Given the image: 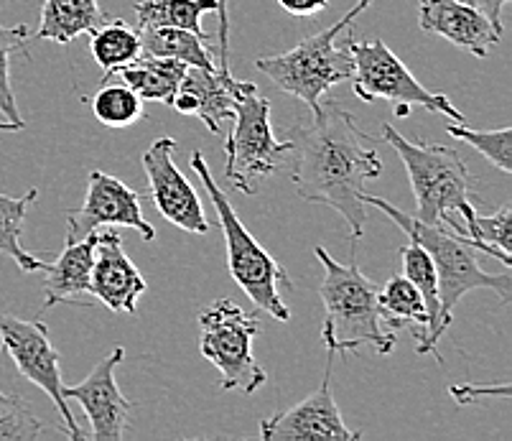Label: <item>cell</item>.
<instances>
[{
	"instance_id": "obj_1",
	"label": "cell",
	"mask_w": 512,
	"mask_h": 441,
	"mask_svg": "<svg viewBox=\"0 0 512 441\" xmlns=\"http://www.w3.org/2000/svg\"><path fill=\"white\" fill-rule=\"evenodd\" d=\"M288 159L296 194L309 204L332 207L347 220L352 238L365 235V181L383 174L375 141L337 100L321 102L311 120L288 128Z\"/></svg>"
},
{
	"instance_id": "obj_2",
	"label": "cell",
	"mask_w": 512,
	"mask_h": 441,
	"mask_svg": "<svg viewBox=\"0 0 512 441\" xmlns=\"http://www.w3.org/2000/svg\"><path fill=\"white\" fill-rule=\"evenodd\" d=\"M383 141L398 153L411 179L416 197V220L444 227L459 238H469V227L477 217L472 179L462 153L441 143L411 141L400 136L395 125H383Z\"/></svg>"
},
{
	"instance_id": "obj_3",
	"label": "cell",
	"mask_w": 512,
	"mask_h": 441,
	"mask_svg": "<svg viewBox=\"0 0 512 441\" xmlns=\"http://www.w3.org/2000/svg\"><path fill=\"white\" fill-rule=\"evenodd\" d=\"M324 266L319 296L324 301V327L321 340L329 355H349L360 347H375L377 355L395 350V332L385 327L383 309L377 301V286L360 271L357 261L339 263L324 248L314 250Z\"/></svg>"
},
{
	"instance_id": "obj_4",
	"label": "cell",
	"mask_w": 512,
	"mask_h": 441,
	"mask_svg": "<svg viewBox=\"0 0 512 441\" xmlns=\"http://www.w3.org/2000/svg\"><path fill=\"white\" fill-rule=\"evenodd\" d=\"M362 202L367 207H377V210L388 215L400 230L406 232L413 243L421 245L431 261L436 266V276H439V332L444 334L449 329L451 319H454L456 304L477 289H490L500 296L502 304H510L512 299V276L510 268L502 273H487L479 266V250L469 243L467 238H459L456 232L444 230V227L426 225L418 222L416 217L406 215L403 210L393 207L385 199L375 197V194H362Z\"/></svg>"
},
{
	"instance_id": "obj_5",
	"label": "cell",
	"mask_w": 512,
	"mask_h": 441,
	"mask_svg": "<svg viewBox=\"0 0 512 441\" xmlns=\"http://www.w3.org/2000/svg\"><path fill=\"white\" fill-rule=\"evenodd\" d=\"M370 6L372 0H357V6L349 8L329 29L306 36L304 41H299L283 54L255 59V69L268 74L283 92L299 97L311 113H316L321 97L339 82L352 80V72H355L352 54H349L347 44H337V36L344 34L357 21V16Z\"/></svg>"
},
{
	"instance_id": "obj_6",
	"label": "cell",
	"mask_w": 512,
	"mask_h": 441,
	"mask_svg": "<svg viewBox=\"0 0 512 441\" xmlns=\"http://www.w3.org/2000/svg\"><path fill=\"white\" fill-rule=\"evenodd\" d=\"M192 169L194 174L202 179V187L207 189V197L212 199L217 217H220V227L222 232H225L227 245V268H230L235 283L248 294V299L253 301L260 311L271 314L278 322H288V319H291V311L283 304L281 291H278V286L293 289V281L288 278V273L283 271L281 263H278L276 258L250 235L248 227L242 225L235 207H232L227 194L220 189V184L214 181L212 171H209L207 161H204V156L199 151L192 153Z\"/></svg>"
},
{
	"instance_id": "obj_7",
	"label": "cell",
	"mask_w": 512,
	"mask_h": 441,
	"mask_svg": "<svg viewBox=\"0 0 512 441\" xmlns=\"http://www.w3.org/2000/svg\"><path fill=\"white\" fill-rule=\"evenodd\" d=\"M291 143L278 141L271 125V100L245 82L237 92L232 131L225 141V176L242 194L258 192V181L276 174L288 161Z\"/></svg>"
},
{
	"instance_id": "obj_8",
	"label": "cell",
	"mask_w": 512,
	"mask_h": 441,
	"mask_svg": "<svg viewBox=\"0 0 512 441\" xmlns=\"http://www.w3.org/2000/svg\"><path fill=\"white\" fill-rule=\"evenodd\" d=\"M344 44H347L352 64H355L352 90L362 102H393L398 118H408L411 108H426L431 113L446 115L456 123H464L462 110L456 108L444 92L426 90L383 39L357 41L355 36H347Z\"/></svg>"
},
{
	"instance_id": "obj_9",
	"label": "cell",
	"mask_w": 512,
	"mask_h": 441,
	"mask_svg": "<svg viewBox=\"0 0 512 441\" xmlns=\"http://www.w3.org/2000/svg\"><path fill=\"white\" fill-rule=\"evenodd\" d=\"M199 350L220 370L222 391H260L268 380L253 355V340L258 334V319L237 306L235 301L220 299L202 311L199 317Z\"/></svg>"
},
{
	"instance_id": "obj_10",
	"label": "cell",
	"mask_w": 512,
	"mask_h": 441,
	"mask_svg": "<svg viewBox=\"0 0 512 441\" xmlns=\"http://www.w3.org/2000/svg\"><path fill=\"white\" fill-rule=\"evenodd\" d=\"M0 347L13 360L18 373L44 391L57 406L67 436L74 441L85 439V431L79 429L69 411V401L64 398L62 368H59V352L49 340V327L39 319H21L13 314H0Z\"/></svg>"
},
{
	"instance_id": "obj_11",
	"label": "cell",
	"mask_w": 512,
	"mask_h": 441,
	"mask_svg": "<svg viewBox=\"0 0 512 441\" xmlns=\"http://www.w3.org/2000/svg\"><path fill=\"white\" fill-rule=\"evenodd\" d=\"M100 227H133L146 243L156 240V227L143 217L141 197L118 176L90 171L87 197L79 210L67 212V243L87 238Z\"/></svg>"
},
{
	"instance_id": "obj_12",
	"label": "cell",
	"mask_w": 512,
	"mask_h": 441,
	"mask_svg": "<svg viewBox=\"0 0 512 441\" xmlns=\"http://www.w3.org/2000/svg\"><path fill=\"white\" fill-rule=\"evenodd\" d=\"M174 151L176 138L161 136L143 153L141 164L151 184V199L171 225L192 235H207L212 222L204 217L202 199L192 187V181L174 164Z\"/></svg>"
},
{
	"instance_id": "obj_13",
	"label": "cell",
	"mask_w": 512,
	"mask_h": 441,
	"mask_svg": "<svg viewBox=\"0 0 512 441\" xmlns=\"http://www.w3.org/2000/svg\"><path fill=\"white\" fill-rule=\"evenodd\" d=\"M125 350L115 347L110 355L97 362L92 373L77 385H64L62 393L67 401H77L87 413L92 431L90 439L95 441H120L128 429L130 401L120 393L115 368L123 362Z\"/></svg>"
},
{
	"instance_id": "obj_14",
	"label": "cell",
	"mask_w": 512,
	"mask_h": 441,
	"mask_svg": "<svg viewBox=\"0 0 512 441\" xmlns=\"http://www.w3.org/2000/svg\"><path fill=\"white\" fill-rule=\"evenodd\" d=\"M260 436L265 441H299V439H342L357 441L360 434L344 424L332 391V370L314 393L288 411L260 421Z\"/></svg>"
},
{
	"instance_id": "obj_15",
	"label": "cell",
	"mask_w": 512,
	"mask_h": 441,
	"mask_svg": "<svg viewBox=\"0 0 512 441\" xmlns=\"http://www.w3.org/2000/svg\"><path fill=\"white\" fill-rule=\"evenodd\" d=\"M148 291V283L136 263L125 253L118 232H97L95 263H92L90 294L110 311L136 314V304Z\"/></svg>"
},
{
	"instance_id": "obj_16",
	"label": "cell",
	"mask_w": 512,
	"mask_h": 441,
	"mask_svg": "<svg viewBox=\"0 0 512 441\" xmlns=\"http://www.w3.org/2000/svg\"><path fill=\"white\" fill-rule=\"evenodd\" d=\"M242 85L245 82L235 80L230 69L186 67L171 108L181 115H194L214 136H222V123L235 115V100Z\"/></svg>"
},
{
	"instance_id": "obj_17",
	"label": "cell",
	"mask_w": 512,
	"mask_h": 441,
	"mask_svg": "<svg viewBox=\"0 0 512 441\" xmlns=\"http://www.w3.org/2000/svg\"><path fill=\"white\" fill-rule=\"evenodd\" d=\"M418 26L426 34L467 49L477 59L487 57L502 39L495 26L464 0H418Z\"/></svg>"
},
{
	"instance_id": "obj_18",
	"label": "cell",
	"mask_w": 512,
	"mask_h": 441,
	"mask_svg": "<svg viewBox=\"0 0 512 441\" xmlns=\"http://www.w3.org/2000/svg\"><path fill=\"white\" fill-rule=\"evenodd\" d=\"M97 232H90L87 238L77 240V243H67L57 261L46 266V281H44V306L39 314H44L51 306L69 301L72 296L90 294V278H92V263H95V248H97Z\"/></svg>"
},
{
	"instance_id": "obj_19",
	"label": "cell",
	"mask_w": 512,
	"mask_h": 441,
	"mask_svg": "<svg viewBox=\"0 0 512 441\" xmlns=\"http://www.w3.org/2000/svg\"><path fill=\"white\" fill-rule=\"evenodd\" d=\"M184 72V62H176V59L166 57H151V54H138L133 62L123 64V67H118L115 72L107 74V77H102V82L118 77L141 100L166 102V105H171Z\"/></svg>"
},
{
	"instance_id": "obj_20",
	"label": "cell",
	"mask_w": 512,
	"mask_h": 441,
	"mask_svg": "<svg viewBox=\"0 0 512 441\" xmlns=\"http://www.w3.org/2000/svg\"><path fill=\"white\" fill-rule=\"evenodd\" d=\"M105 21L97 0H44L41 6V21L31 39L57 41L69 44L77 36L90 34Z\"/></svg>"
},
{
	"instance_id": "obj_21",
	"label": "cell",
	"mask_w": 512,
	"mask_h": 441,
	"mask_svg": "<svg viewBox=\"0 0 512 441\" xmlns=\"http://www.w3.org/2000/svg\"><path fill=\"white\" fill-rule=\"evenodd\" d=\"M400 258H403V276L411 278L413 286L421 291L423 296V304H426L428 311V327L423 332V337L418 340V355H431L441 362L439 345L441 340V332H439V276H436V266L431 261V255L421 248L418 243H408L406 248L400 250Z\"/></svg>"
},
{
	"instance_id": "obj_22",
	"label": "cell",
	"mask_w": 512,
	"mask_h": 441,
	"mask_svg": "<svg viewBox=\"0 0 512 441\" xmlns=\"http://www.w3.org/2000/svg\"><path fill=\"white\" fill-rule=\"evenodd\" d=\"M138 18L136 29H156V26H171L197 34L207 39L202 29V18L207 13L220 11L217 0H138L133 6Z\"/></svg>"
},
{
	"instance_id": "obj_23",
	"label": "cell",
	"mask_w": 512,
	"mask_h": 441,
	"mask_svg": "<svg viewBox=\"0 0 512 441\" xmlns=\"http://www.w3.org/2000/svg\"><path fill=\"white\" fill-rule=\"evenodd\" d=\"M39 192L29 189L23 197H8L0 194V253L8 255L23 273L46 271L49 261L23 248V227H26V212L36 202Z\"/></svg>"
},
{
	"instance_id": "obj_24",
	"label": "cell",
	"mask_w": 512,
	"mask_h": 441,
	"mask_svg": "<svg viewBox=\"0 0 512 441\" xmlns=\"http://www.w3.org/2000/svg\"><path fill=\"white\" fill-rule=\"evenodd\" d=\"M29 39L31 31L26 23H16V26L0 23V131L3 133H18L26 128V120H23L16 95H13L11 59L21 51L26 54V41Z\"/></svg>"
},
{
	"instance_id": "obj_25",
	"label": "cell",
	"mask_w": 512,
	"mask_h": 441,
	"mask_svg": "<svg viewBox=\"0 0 512 441\" xmlns=\"http://www.w3.org/2000/svg\"><path fill=\"white\" fill-rule=\"evenodd\" d=\"M138 31H141V54L176 59L186 67H214L212 51L204 46V39H199L192 31L171 29V26Z\"/></svg>"
},
{
	"instance_id": "obj_26",
	"label": "cell",
	"mask_w": 512,
	"mask_h": 441,
	"mask_svg": "<svg viewBox=\"0 0 512 441\" xmlns=\"http://www.w3.org/2000/svg\"><path fill=\"white\" fill-rule=\"evenodd\" d=\"M90 51L92 59L100 64L107 77V74L133 62L141 54V31L136 26H130V23L120 21V18L110 23L102 21L97 29L90 31Z\"/></svg>"
},
{
	"instance_id": "obj_27",
	"label": "cell",
	"mask_w": 512,
	"mask_h": 441,
	"mask_svg": "<svg viewBox=\"0 0 512 441\" xmlns=\"http://www.w3.org/2000/svg\"><path fill=\"white\" fill-rule=\"evenodd\" d=\"M377 301H380V309H383L385 327L400 329L408 327V324H416V340H421L428 327V311L426 304H423L421 291L413 286L411 278H390L383 289L377 291Z\"/></svg>"
},
{
	"instance_id": "obj_28",
	"label": "cell",
	"mask_w": 512,
	"mask_h": 441,
	"mask_svg": "<svg viewBox=\"0 0 512 441\" xmlns=\"http://www.w3.org/2000/svg\"><path fill=\"white\" fill-rule=\"evenodd\" d=\"M90 105L95 118L105 128H128V125L138 123L143 118V100L123 82L120 85L102 82Z\"/></svg>"
},
{
	"instance_id": "obj_29",
	"label": "cell",
	"mask_w": 512,
	"mask_h": 441,
	"mask_svg": "<svg viewBox=\"0 0 512 441\" xmlns=\"http://www.w3.org/2000/svg\"><path fill=\"white\" fill-rule=\"evenodd\" d=\"M469 243L479 250L482 255H492L495 261L510 268V243H512V207L505 204L495 215L474 217L472 227H469Z\"/></svg>"
},
{
	"instance_id": "obj_30",
	"label": "cell",
	"mask_w": 512,
	"mask_h": 441,
	"mask_svg": "<svg viewBox=\"0 0 512 441\" xmlns=\"http://www.w3.org/2000/svg\"><path fill=\"white\" fill-rule=\"evenodd\" d=\"M446 133L459 141L469 143L474 151H479L484 159L490 161L502 174H512V128H500V131H474L464 123L446 125Z\"/></svg>"
},
{
	"instance_id": "obj_31",
	"label": "cell",
	"mask_w": 512,
	"mask_h": 441,
	"mask_svg": "<svg viewBox=\"0 0 512 441\" xmlns=\"http://www.w3.org/2000/svg\"><path fill=\"white\" fill-rule=\"evenodd\" d=\"M44 431V421L31 411L23 398L0 393V441H36Z\"/></svg>"
},
{
	"instance_id": "obj_32",
	"label": "cell",
	"mask_w": 512,
	"mask_h": 441,
	"mask_svg": "<svg viewBox=\"0 0 512 441\" xmlns=\"http://www.w3.org/2000/svg\"><path fill=\"white\" fill-rule=\"evenodd\" d=\"M217 3H220V11H217V21H220V31H217V41H220V49H217V67L230 69V16H227L230 0H217Z\"/></svg>"
},
{
	"instance_id": "obj_33",
	"label": "cell",
	"mask_w": 512,
	"mask_h": 441,
	"mask_svg": "<svg viewBox=\"0 0 512 441\" xmlns=\"http://www.w3.org/2000/svg\"><path fill=\"white\" fill-rule=\"evenodd\" d=\"M451 396L456 398V403H474V398L479 396H500L502 401L510 398V385H497V388H490V385H484V388H472V385H454L451 388Z\"/></svg>"
},
{
	"instance_id": "obj_34",
	"label": "cell",
	"mask_w": 512,
	"mask_h": 441,
	"mask_svg": "<svg viewBox=\"0 0 512 441\" xmlns=\"http://www.w3.org/2000/svg\"><path fill=\"white\" fill-rule=\"evenodd\" d=\"M278 6L291 16H316V13L327 11L329 0H278Z\"/></svg>"
},
{
	"instance_id": "obj_35",
	"label": "cell",
	"mask_w": 512,
	"mask_h": 441,
	"mask_svg": "<svg viewBox=\"0 0 512 441\" xmlns=\"http://www.w3.org/2000/svg\"><path fill=\"white\" fill-rule=\"evenodd\" d=\"M464 3H469V6L477 8V11L482 13V16L487 18L492 26H495L497 34H502V31H505L502 29V8H505L510 0H464Z\"/></svg>"
}]
</instances>
